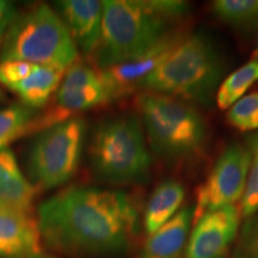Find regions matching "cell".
<instances>
[{"mask_svg":"<svg viewBox=\"0 0 258 258\" xmlns=\"http://www.w3.org/2000/svg\"><path fill=\"white\" fill-rule=\"evenodd\" d=\"M41 239L67 258H112L133 247L140 207L122 190L74 185L44 200L36 209Z\"/></svg>","mask_w":258,"mask_h":258,"instance_id":"obj_1","label":"cell"},{"mask_svg":"<svg viewBox=\"0 0 258 258\" xmlns=\"http://www.w3.org/2000/svg\"><path fill=\"white\" fill-rule=\"evenodd\" d=\"M189 3L180 0H105L99 46L91 60L106 69L143 56L183 31Z\"/></svg>","mask_w":258,"mask_h":258,"instance_id":"obj_2","label":"cell"},{"mask_svg":"<svg viewBox=\"0 0 258 258\" xmlns=\"http://www.w3.org/2000/svg\"><path fill=\"white\" fill-rule=\"evenodd\" d=\"M222 74L220 54L211 38L201 32L186 34L140 90L208 106L215 99Z\"/></svg>","mask_w":258,"mask_h":258,"instance_id":"obj_3","label":"cell"},{"mask_svg":"<svg viewBox=\"0 0 258 258\" xmlns=\"http://www.w3.org/2000/svg\"><path fill=\"white\" fill-rule=\"evenodd\" d=\"M151 150L170 163H188L206 151L208 127L198 106L173 97L143 91L135 98Z\"/></svg>","mask_w":258,"mask_h":258,"instance_id":"obj_4","label":"cell"},{"mask_svg":"<svg viewBox=\"0 0 258 258\" xmlns=\"http://www.w3.org/2000/svg\"><path fill=\"white\" fill-rule=\"evenodd\" d=\"M92 172L114 185L140 184L151 172V154L140 117L117 115L102 121L93 131L89 146Z\"/></svg>","mask_w":258,"mask_h":258,"instance_id":"obj_5","label":"cell"},{"mask_svg":"<svg viewBox=\"0 0 258 258\" xmlns=\"http://www.w3.org/2000/svg\"><path fill=\"white\" fill-rule=\"evenodd\" d=\"M79 60V50L62 18L47 4L18 15L3 38L0 61H22L67 70Z\"/></svg>","mask_w":258,"mask_h":258,"instance_id":"obj_6","label":"cell"},{"mask_svg":"<svg viewBox=\"0 0 258 258\" xmlns=\"http://www.w3.org/2000/svg\"><path fill=\"white\" fill-rule=\"evenodd\" d=\"M85 121L79 116L50 125L31 145L28 170L38 190L63 185L78 170L85 144Z\"/></svg>","mask_w":258,"mask_h":258,"instance_id":"obj_7","label":"cell"},{"mask_svg":"<svg viewBox=\"0 0 258 258\" xmlns=\"http://www.w3.org/2000/svg\"><path fill=\"white\" fill-rule=\"evenodd\" d=\"M252 161L249 146L231 144L222 151L196 191L192 225L206 213L235 206L243 196Z\"/></svg>","mask_w":258,"mask_h":258,"instance_id":"obj_8","label":"cell"},{"mask_svg":"<svg viewBox=\"0 0 258 258\" xmlns=\"http://www.w3.org/2000/svg\"><path fill=\"white\" fill-rule=\"evenodd\" d=\"M240 218L235 206L206 213L194 224L184 258H225L239 232Z\"/></svg>","mask_w":258,"mask_h":258,"instance_id":"obj_9","label":"cell"},{"mask_svg":"<svg viewBox=\"0 0 258 258\" xmlns=\"http://www.w3.org/2000/svg\"><path fill=\"white\" fill-rule=\"evenodd\" d=\"M112 102L99 70L78 60L69 67L56 91V109L64 117Z\"/></svg>","mask_w":258,"mask_h":258,"instance_id":"obj_10","label":"cell"},{"mask_svg":"<svg viewBox=\"0 0 258 258\" xmlns=\"http://www.w3.org/2000/svg\"><path fill=\"white\" fill-rule=\"evenodd\" d=\"M185 35L184 30L176 32L138 59L99 70L112 101L140 90L144 80L167 59Z\"/></svg>","mask_w":258,"mask_h":258,"instance_id":"obj_11","label":"cell"},{"mask_svg":"<svg viewBox=\"0 0 258 258\" xmlns=\"http://www.w3.org/2000/svg\"><path fill=\"white\" fill-rule=\"evenodd\" d=\"M42 252L36 214L0 202V257L34 258Z\"/></svg>","mask_w":258,"mask_h":258,"instance_id":"obj_12","label":"cell"},{"mask_svg":"<svg viewBox=\"0 0 258 258\" xmlns=\"http://www.w3.org/2000/svg\"><path fill=\"white\" fill-rule=\"evenodd\" d=\"M56 8L78 50L91 59L102 37L103 2L62 0Z\"/></svg>","mask_w":258,"mask_h":258,"instance_id":"obj_13","label":"cell"},{"mask_svg":"<svg viewBox=\"0 0 258 258\" xmlns=\"http://www.w3.org/2000/svg\"><path fill=\"white\" fill-rule=\"evenodd\" d=\"M194 207H184L153 234L148 235L139 258H184Z\"/></svg>","mask_w":258,"mask_h":258,"instance_id":"obj_14","label":"cell"},{"mask_svg":"<svg viewBox=\"0 0 258 258\" xmlns=\"http://www.w3.org/2000/svg\"><path fill=\"white\" fill-rule=\"evenodd\" d=\"M38 190L25 178L11 148L0 151V202L28 213H35Z\"/></svg>","mask_w":258,"mask_h":258,"instance_id":"obj_15","label":"cell"},{"mask_svg":"<svg viewBox=\"0 0 258 258\" xmlns=\"http://www.w3.org/2000/svg\"><path fill=\"white\" fill-rule=\"evenodd\" d=\"M184 196V186L177 180H165L154 189L144 212V228L148 235L175 217Z\"/></svg>","mask_w":258,"mask_h":258,"instance_id":"obj_16","label":"cell"},{"mask_svg":"<svg viewBox=\"0 0 258 258\" xmlns=\"http://www.w3.org/2000/svg\"><path fill=\"white\" fill-rule=\"evenodd\" d=\"M66 70L54 67H37L28 78L18 83L12 92L19 97L22 104L31 109L42 108L56 93Z\"/></svg>","mask_w":258,"mask_h":258,"instance_id":"obj_17","label":"cell"},{"mask_svg":"<svg viewBox=\"0 0 258 258\" xmlns=\"http://www.w3.org/2000/svg\"><path fill=\"white\" fill-rule=\"evenodd\" d=\"M40 127V114L24 104H12L0 109V151L14 141Z\"/></svg>","mask_w":258,"mask_h":258,"instance_id":"obj_18","label":"cell"},{"mask_svg":"<svg viewBox=\"0 0 258 258\" xmlns=\"http://www.w3.org/2000/svg\"><path fill=\"white\" fill-rule=\"evenodd\" d=\"M212 12L219 21L244 34L258 31V0H217Z\"/></svg>","mask_w":258,"mask_h":258,"instance_id":"obj_19","label":"cell"},{"mask_svg":"<svg viewBox=\"0 0 258 258\" xmlns=\"http://www.w3.org/2000/svg\"><path fill=\"white\" fill-rule=\"evenodd\" d=\"M256 82H258V62L251 60L222 80L215 96L219 109H231Z\"/></svg>","mask_w":258,"mask_h":258,"instance_id":"obj_20","label":"cell"},{"mask_svg":"<svg viewBox=\"0 0 258 258\" xmlns=\"http://www.w3.org/2000/svg\"><path fill=\"white\" fill-rule=\"evenodd\" d=\"M227 121L238 131L258 129V91L240 98L227 112Z\"/></svg>","mask_w":258,"mask_h":258,"instance_id":"obj_21","label":"cell"},{"mask_svg":"<svg viewBox=\"0 0 258 258\" xmlns=\"http://www.w3.org/2000/svg\"><path fill=\"white\" fill-rule=\"evenodd\" d=\"M232 258H258V213L245 219L232 249Z\"/></svg>","mask_w":258,"mask_h":258,"instance_id":"obj_22","label":"cell"},{"mask_svg":"<svg viewBox=\"0 0 258 258\" xmlns=\"http://www.w3.org/2000/svg\"><path fill=\"white\" fill-rule=\"evenodd\" d=\"M251 152L252 161L239 206L240 217L244 219L258 213V151L251 150Z\"/></svg>","mask_w":258,"mask_h":258,"instance_id":"obj_23","label":"cell"},{"mask_svg":"<svg viewBox=\"0 0 258 258\" xmlns=\"http://www.w3.org/2000/svg\"><path fill=\"white\" fill-rule=\"evenodd\" d=\"M37 67L40 66L22 61H0V84L11 90L28 78Z\"/></svg>","mask_w":258,"mask_h":258,"instance_id":"obj_24","label":"cell"},{"mask_svg":"<svg viewBox=\"0 0 258 258\" xmlns=\"http://www.w3.org/2000/svg\"><path fill=\"white\" fill-rule=\"evenodd\" d=\"M17 16L18 11L14 3L0 0V32L5 34Z\"/></svg>","mask_w":258,"mask_h":258,"instance_id":"obj_25","label":"cell"},{"mask_svg":"<svg viewBox=\"0 0 258 258\" xmlns=\"http://www.w3.org/2000/svg\"><path fill=\"white\" fill-rule=\"evenodd\" d=\"M247 139H249V140H247V146H249L251 150L258 151V132Z\"/></svg>","mask_w":258,"mask_h":258,"instance_id":"obj_26","label":"cell"},{"mask_svg":"<svg viewBox=\"0 0 258 258\" xmlns=\"http://www.w3.org/2000/svg\"><path fill=\"white\" fill-rule=\"evenodd\" d=\"M34 258H60V257H57V256H53V254H47V253H40V254H37L36 257H34Z\"/></svg>","mask_w":258,"mask_h":258,"instance_id":"obj_27","label":"cell"},{"mask_svg":"<svg viewBox=\"0 0 258 258\" xmlns=\"http://www.w3.org/2000/svg\"><path fill=\"white\" fill-rule=\"evenodd\" d=\"M251 60H254V61H257V62H258V44H257L256 49L253 50V54H252V59H251Z\"/></svg>","mask_w":258,"mask_h":258,"instance_id":"obj_28","label":"cell"},{"mask_svg":"<svg viewBox=\"0 0 258 258\" xmlns=\"http://www.w3.org/2000/svg\"><path fill=\"white\" fill-rule=\"evenodd\" d=\"M4 98H5V93H4V91H3V90H2V88H0V102H2Z\"/></svg>","mask_w":258,"mask_h":258,"instance_id":"obj_29","label":"cell"},{"mask_svg":"<svg viewBox=\"0 0 258 258\" xmlns=\"http://www.w3.org/2000/svg\"><path fill=\"white\" fill-rule=\"evenodd\" d=\"M4 32H0V48H2V43H3V38H4Z\"/></svg>","mask_w":258,"mask_h":258,"instance_id":"obj_30","label":"cell"}]
</instances>
